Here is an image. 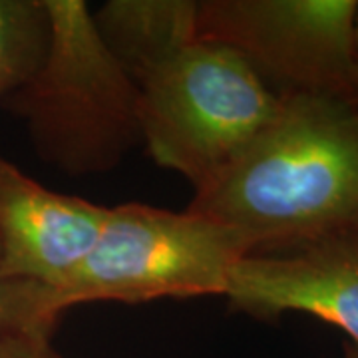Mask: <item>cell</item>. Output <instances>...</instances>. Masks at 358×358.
<instances>
[{"label": "cell", "instance_id": "4", "mask_svg": "<svg viewBox=\"0 0 358 358\" xmlns=\"http://www.w3.org/2000/svg\"><path fill=\"white\" fill-rule=\"evenodd\" d=\"M251 247L229 225L154 205L108 207L96 243L56 289L64 315L84 303L225 296L233 267Z\"/></svg>", "mask_w": 358, "mask_h": 358}, {"label": "cell", "instance_id": "7", "mask_svg": "<svg viewBox=\"0 0 358 358\" xmlns=\"http://www.w3.org/2000/svg\"><path fill=\"white\" fill-rule=\"evenodd\" d=\"M108 207L52 192L0 155V263L10 279L60 289L96 243Z\"/></svg>", "mask_w": 358, "mask_h": 358}, {"label": "cell", "instance_id": "14", "mask_svg": "<svg viewBox=\"0 0 358 358\" xmlns=\"http://www.w3.org/2000/svg\"><path fill=\"white\" fill-rule=\"evenodd\" d=\"M357 227H358V225H357Z\"/></svg>", "mask_w": 358, "mask_h": 358}, {"label": "cell", "instance_id": "9", "mask_svg": "<svg viewBox=\"0 0 358 358\" xmlns=\"http://www.w3.org/2000/svg\"><path fill=\"white\" fill-rule=\"evenodd\" d=\"M46 40L42 0H0V102L34 72Z\"/></svg>", "mask_w": 358, "mask_h": 358}, {"label": "cell", "instance_id": "12", "mask_svg": "<svg viewBox=\"0 0 358 358\" xmlns=\"http://www.w3.org/2000/svg\"><path fill=\"white\" fill-rule=\"evenodd\" d=\"M350 103L358 108V8L352 28V74H350Z\"/></svg>", "mask_w": 358, "mask_h": 358}, {"label": "cell", "instance_id": "6", "mask_svg": "<svg viewBox=\"0 0 358 358\" xmlns=\"http://www.w3.org/2000/svg\"><path fill=\"white\" fill-rule=\"evenodd\" d=\"M225 299L231 310L257 320L317 317L358 345V227L247 255L231 271Z\"/></svg>", "mask_w": 358, "mask_h": 358}, {"label": "cell", "instance_id": "13", "mask_svg": "<svg viewBox=\"0 0 358 358\" xmlns=\"http://www.w3.org/2000/svg\"><path fill=\"white\" fill-rule=\"evenodd\" d=\"M343 358H358V345L350 341L343 343Z\"/></svg>", "mask_w": 358, "mask_h": 358}, {"label": "cell", "instance_id": "1", "mask_svg": "<svg viewBox=\"0 0 358 358\" xmlns=\"http://www.w3.org/2000/svg\"><path fill=\"white\" fill-rule=\"evenodd\" d=\"M187 211L229 225L253 253L358 225V108L333 96H281L273 122L193 193Z\"/></svg>", "mask_w": 358, "mask_h": 358}, {"label": "cell", "instance_id": "11", "mask_svg": "<svg viewBox=\"0 0 358 358\" xmlns=\"http://www.w3.org/2000/svg\"><path fill=\"white\" fill-rule=\"evenodd\" d=\"M0 358H64L42 334H0Z\"/></svg>", "mask_w": 358, "mask_h": 358}, {"label": "cell", "instance_id": "10", "mask_svg": "<svg viewBox=\"0 0 358 358\" xmlns=\"http://www.w3.org/2000/svg\"><path fill=\"white\" fill-rule=\"evenodd\" d=\"M60 317L54 289L10 279L0 263V334L52 336Z\"/></svg>", "mask_w": 358, "mask_h": 358}, {"label": "cell", "instance_id": "8", "mask_svg": "<svg viewBox=\"0 0 358 358\" xmlns=\"http://www.w3.org/2000/svg\"><path fill=\"white\" fill-rule=\"evenodd\" d=\"M197 16V0H110L92 10L103 44L136 84L199 40Z\"/></svg>", "mask_w": 358, "mask_h": 358}, {"label": "cell", "instance_id": "3", "mask_svg": "<svg viewBox=\"0 0 358 358\" xmlns=\"http://www.w3.org/2000/svg\"><path fill=\"white\" fill-rule=\"evenodd\" d=\"M140 88L141 145L197 192L273 122L277 96L225 46L197 40Z\"/></svg>", "mask_w": 358, "mask_h": 358}, {"label": "cell", "instance_id": "2", "mask_svg": "<svg viewBox=\"0 0 358 358\" xmlns=\"http://www.w3.org/2000/svg\"><path fill=\"white\" fill-rule=\"evenodd\" d=\"M48 40L34 72L2 106L44 164L68 176L106 173L141 145L140 88L108 50L82 0H42Z\"/></svg>", "mask_w": 358, "mask_h": 358}, {"label": "cell", "instance_id": "5", "mask_svg": "<svg viewBox=\"0 0 358 358\" xmlns=\"http://www.w3.org/2000/svg\"><path fill=\"white\" fill-rule=\"evenodd\" d=\"M358 0H201L199 40L233 50L277 96L350 102Z\"/></svg>", "mask_w": 358, "mask_h": 358}]
</instances>
